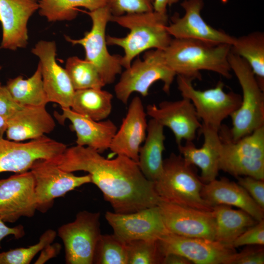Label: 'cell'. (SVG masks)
I'll use <instances>...</instances> for the list:
<instances>
[{
	"instance_id": "18",
	"label": "cell",
	"mask_w": 264,
	"mask_h": 264,
	"mask_svg": "<svg viewBox=\"0 0 264 264\" xmlns=\"http://www.w3.org/2000/svg\"><path fill=\"white\" fill-rule=\"evenodd\" d=\"M180 5L185 11L184 15L180 17L175 14L172 22L167 26V31L172 37L232 44L235 37L214 28L203 20L201 15L204 7L203 0H184Z\"/></svg>"
},
{
	"instance_id": "34",
	"label": "cell",
	"mask_w": 264,
	"mask_h": 264,
	"mask_svg": "<svg viewBox=\"0 0 264 264\" xmlns=\"http://www.w3.org/2000/svg\"><path fill=\"white\" fill-rule=\"evenodd\" d=\"M57 232L49 229L40 236L36 244L26 247H20L0 253V264H29L40 252L53 243Z\"/></svg>"
},
{
	"instance_id": "42",
	"label": "cell",
	"mask_w": 264,
	"mask_h": 264,
	"mask_svg": "<svg viewBox=\"0 0 264 264\" xmlns=\"http://www.w3.org/2000/svg\"><path fill=\"white\" fill-rule=\"evenodd\" d=\"M61 246L59 243H51L44 247L35 264H44L59 254Z\"/></svg>"
},
{
	"instance_id": "7",
	"label": "cell",
	"mask_w": 264,
	"mask_h": 264,
	"mask_svg": "<svg viewBox=\"0 0 264 264\" xmlns=\"http://www.w3.org/2000/svg\"><path fill=\"white\" fill-rule=\"evenodd\" d=\"M176 75L166 63L163 50H149L145 52L142 60L137 59L121 73L114 87L115 94L126 105L132 93L146 97L151 86L158 81L163 82V90L168 94Z\"/></svg>"
},
{
	"instance_id": "29",
	"label": "cell",
	"mask_w": 264,
	"mask_h": 264,
	"mask_svg": "<svg viewBox=\"0 0 264 264\" xmlns=\"http://www.w3.org/2000/svg\"><path fill=\"white\" fill-rule=\"evenodd\" d=\"M5 86L14 100L21 106H46L48 103L39 64L30 77L24 79L19 76L10 79Z\"/></svg>"
},
{
	"instance_id": "4",
	"label": "cell",
	"mask_w": 264,
	"mask_h": 264,
	"mask_svg": "<svg viewBox=\"0 0 264 264\" xmlns=\"http://www.w3.org/2000/svg\"><path fill=\"white\" fill-rule=\"evenodd\" d=\"M154 185L161 200L200 210H212L213 207L201 196L203 182L194 165L188 164L180 154L172 153L163 160L162 172Z\"/></svg>"
},
{
	"instance_id": "23",
	"label": "cell",
	"mask_w": 264,
	"mask_h": 264,
	"mask_svg": "<svg viewBox=\"0 0 264 264\" xmlns=\"http://www.w3.org/2000/svg\"><path fill=\"white\" fill-rule=\"evenodd\" d=\"M203 135L202 146L197 148L193 141H186L178 145L180 154L189 165H196L201 170L200 178L204 184L216 179L219 170L221 139L219 131L202 124Z\"/></svg>"
},
{
	"instance_id": "22",
	"label": "cell",
	"mask_w": 264,
	"mask_h": 264,
	"mask_svg": "<svg viewBox=\"0 0 264 264\" xmlns=\"http://www.w3.org/2000/svg\"><path fill=\"white\" fill-rule=\"evenodd\" d=\"M60 114L55 113L59 122L68 119L76 135L77 145L87 146L102 153L108 150L118 129L110 120L97 121L73 111L70 108H62Z\"/></svg>"
},
{
	"instance_id": "19",
	"label": "cell",
	"mask_w": 264,
	"mask_h": 264,
	"mask_svg": "<svg viewBox=\"0 0 264 264\" xmlns=\"http://www.w3.org/2000/svg\"><path fill=\"white\" fill-rule=\"evenodd\" d=\"M146 113L164 127L169 128L174 134L177 145L182 140L195 139L197 131L201 128L195 108L188 98L175 101H162L158 106L150 104Z\"/></svg>"
},
{
	"instance_id": "40",
	"label": "cell",
	"mask_w": 264,
	"mask_h": 264,
	"mask_svg": "<svg viewBox=\"0 0 264 264\" xmlns=\"http://www.w3.org/2000/svg\"><path fill=\"white\" fill-rule=\"evenodd\" d=\"M22 106L14 100L6 86H0V116L8 119Z\"/></svg>"
},
{
	"instance_id": "16",
	"label": "cell",
	"mask_w": 264,
	"mask_h": 264,
	"mask_svg": "<svg viewBox=\"0 0 264 264\" xmlns=\"http://www.w3.org/2000/svg\"><path fill=\"white\" fill-rule=\"evenodd\" d=\"M32 53L40 59L44 88L48 102L56 103L61 109L70 108L75 90L66 70L56 61L55 42L40 41L32 49Z\"/></svg>"
},
{
	"instance_id": "9",
	"label": "cell",
	"mask_w": 264,
	"mask_h": 264,
	"mask_svg": "<svg viewBox=\"0 0 264 264\" xmlns=\"http://www.w3.org/2000/svg\"><path fill=\"white\" fill-rule=\"evenodd\" d=\"M87 13L92 21L90 31L79 39L66 36L65 39L73 45H82L85 51V59L96 66L106 85L112 84L116 75L121 73L123 67L122 56L110 54L107 48L106 30L112 15L107 5Z\"/></svg>"
},
{
	"instance_id": "8",
	"label": "cell",
	"mask_w": 264,
	"mask_h": 264,
	"mask_svg": "<svg viewBox=\"0 0 264 264\" xmlns=\"http://www.w3.org/2000/svg\"><path fill=\"white\" fill-rule=\"evenodd\" d=\"M176 81L182 97L192 103L202 124L216 130L219 131L223 121L241 105V95L233 91L226 92L221 81L214 88L200 90L194 88L193 80L190 78L177 75Z\"/></svg>"
},
{
	"instance_id": "5",
	"label": "cell",
	"mask_w": 264,
	"mask_h": 264,
	"mask_svg": "<svg viewBox=\"0 0 264 264\" xmlns=\"http://www.w3.org/2000/svg\"><path fill=\"white\" fill-rule=\"evenodd\" d=\"M228 62L241 87L242 95L239 108L230 116L232 140L236 141L264 126V93L250 66L231 51Z\"/></svg>"
},
{
	"instance_id": "12",
	"label": "cell",
	"mask_w": 264,
	"mask_h": 264,
	"mask_svg": "<svg viewBox=\"0 0 264 264\" xmlns=\"http://www.w3.org/2000/svg\"><path fill=\"white\" fill-rule=\"evenodd\" d=\"M66 148L65 144L45 135L24 143L0 138V173L27 171L35 161L52 159Z\"/></svg>"
},
{
	"instance_id": "45",
	"label": "cell",
	"mask_w": 264,
	"mask_h": 264,
	"mask_svg": "<svg viewBox=\"0 0 264 264\" xmlns=\"http://www.w3.org/2000/svg\"><path fill=\"white\" fill-rule=\"evenodd\" d=\"M7 127V118L0 115V138H2Z\"/></svg>"
},
{
	"instance_id": "30",
	"label": "cell",
	"mask_w": 264,
	"mask_h": 264,
	"mask_svg": "<svg viewBox=\"0 0 264 264\" xmlns=\"http://www.w3.org/2000/svg\"><path fill=\"white\" fill-rule=\"evenodd\" d=\"M231 51L250 66L261 88L264 90V34L257 31L235 37Z\"/></svg>"
},
{
	"instance_id": "17",
	"label": "cell",
	"mask_w": 264,
	"mask_h": 264,
	"mask_svg": "<svg viewBox=\"0 0 264 264\" xmlns=\"http://www.w3.org/2000/svg\"><path fill=\"white\" fill-rule=\"evenodd\" d=\"M157 206L169 232L214 241L215 220L212 210H200L161 200Z\"/></svg>"
},
{
	"instance_id": "27",
	"label": "cell",
	"mask_w": 264,
	"mask_h": 264,
	"mask_svg": "<svg viewBox=\"0 0 264 264\" xmlns=\"http://www.w3.org/2000/svg\"><path fill=\"white\" fill-rule=\"evenodd\" d=\"M212 212L215 220L214 241L232 247L241 234L258 222L245 211L226 205H215Z\"/></svg>"
},
{
	"instance_id": "33",
	"label": "cell",
	"mask_w": 264,
	"mask_h": 264,
	"mask_svg": "<svg viewBox=\"0 0 264 264\" xmlns=\"http://www.w3.org/2000/svg\"><path fill=\"white\" fill-rule=\"evenodd\" d=\"M93 264H128L126 243L114 234H101L95 247Z\"/></svg>"
},
{
	"instance_id": "6",
	"label": "cell",
	"mask_w": 264,
	"mask_h": 264,
	"mask_svg": "<svg viewBox=\"0 0 264 264\" xmlns=\"http://www.w3.org/2000/svg\"><path fill=\"white\" fill-rule=\"evenodd\" d=\"M219 170L236 177L248 176L264 180V126L236 141L229 130L221 126Z\"/></svg>"
},
{
	"instance_id": "41",
	"label": "cell",
	"mask_w": 264,
	"mask_h": 264,
	"mask_svg": "<svg viewBox=\"0 0 264 264\" xmlns=\"http://www.w3.org/2000/svg\"><path fill=\"white\" fill-rule=\"evenodd\" d=\"M0 217V242L4 238L9 235H13L16 239L22 238L25 234L24 227L19 225L13 227L7 226Z\"/></svg>"
},
{
	"instance_id": "20",
	"label": "cell",
	"mask_w": 264,
	"mask_h": 264,
	"mask_svg": "<svg viewBox=\"0 0 264 264\" xmlns=\"http://www.w3.org/2000/svg\"><path fill=\"white\" fill-rule=\"evenodd\" d=\"M39 8L38 0H0L2 29L0 48L15 50L26 46L27 22Z\"/></svg>"
},
{
	"instance_id": "3",
	"label": "cell",
	"mask_w": 264,
	"mask_h": 264,
	"mask_svg": "<svg viewBox=\"0 0 264 264\" xmlns=\"http://www.w3.org/2000/svg\"><path fill=\"white\" fill-rule=\"evenodd\" d=\"M167 14L154 11L112 16L110 22L129 30L125 37L106 36L107 45L121 47L124 55L121 64L125 69L130 67L135 57L151 49L164 50L172 38L167 30Z\"/></svg>"
},
{
	"instance_id": "32",
	"label": "cell",
	"mask_w": 264,
	"mask_h": 264,
	"mask_svg": "<svg viewBox=\"0 0 264 264\" xmlns=\"http://www.w3.org/2000/svg\"><path fill=\"white\" fill-rule=\"evenodd\" d=\"M65 69L75 90L102 88L106 85L96 66L86 59H81L77 56L69 57Z\"/></svg>"
},
{
	"instance_id": "35",
	"label": "cell",
	"mask_w": 264,
	"mask_h": 264,
	"mask_svg": "<svg viewBox=\"0 0 264 264\" xmlns=\"http://www.w3.org/2000/svg\"><path fill=\"white\" fill-rule=\"evenodd\" d=\"M157 241L138 240L125 242L128 264H162L164 256Z\"/></svg>"
},
{
	"instance_id": "31",
	"label": "cell",
	"mask_w": 264,
	"mask_h": 264,
	"mask_svg": "<svg viewBox=\"0 0 264 264\" xmlns=\"http://www.w3.org/2000/svg\"><path fill=\"white\" fill-rule=\"evenodd\" d=\"M107 0H39V14L49 22L71 21L78 14V8L92 11L107 4Z\"/></svg>"
},
{
	"instance_id": "1",
	"label": "cell",
	"mask_w": 264,
	"mask_h": 264,
	"mask_svg": "<svg viewBox=\"0 0 264 264\" xmlns=\"http://www.w3.org/2000/svg\"><path fill=\"white\" fill-rule=\"evenodd\" d=\"M49 160L67 172H88L115 213L136 212L157 206L161 200L154 182L145 177L136 162L126 156L108 159L95 150L76 145Z\"/></svg>"
},
{
	"instance_id": "44",
	"label": "cell",
	"mask_w": 264,
	"mask_h": 264,
	"mask_svg": "<svg viewBox=\"0 0 264 264\" xmlns=\"http://www.w3.org/2000/svg\"><path fill=\"white\" fill-rule=\"evenodd\" d=\"M180 0H154V11L166 14L168 6H170L177 3Z\"/></svg>"
},
{
	"instance_id": "21",
	"label": "cell",
	"mask_w": 264,
	"mask_h": 264,
	"mask_svg": "<svg viewBox=\"0 0 264 264\" xmlns=\"http://www.w3.org/2000/svg\"><path fill=\"white\" fill-rule=\"evenodd\" d=\"M146 115L140 98H133L110 146L112 153L126 156L138 162L140 145L146 136Z\"/></svg>"
},
{
	"instance_id": "46",
	"label": "cell",
	"mask_w": 264,
	"mask_h": 264,
	"mask_svg": "<svg viewBox=\"0 0 264 264\" xmlns=\"http://www.w3.org/2000/svg\"><path fill=\"white\" fill-rule=\"evenodd\" d=\"M1 66H0V70H1ZM0 86H1L0 83Z\"/></svg>"
},
{
	"instance_id": "36",
	"label": "cell",
	"mask_w": 264,
	"mask_h": 264,
	"mask_svg": "<svg viewBox=\"0 0 264 264\" xmlns=\"http://www.w3.org/2000/svg\"><path fill=\"white\" fill-rule=\"evenodd\" d=\"M154 0H107V6L112 16L154 11Z\"/></svg>"
},
{
	"instance_id": "26",
	"label": "cell",
	"mask_w": 264,
	"mask_h": 264,
	"mask_svg": "<svg viewBox=\"0 0 264 264\" xmlns=\"http://www.w3.org/2000/svg\"><path fill=\"white\" fill-rule=\"evenodd\" d=\"M147 132L144 144L139 150L137 163L145 177L154 182L163 170L162 153L165 140L164 127L152 118L147 123Z\"/></svg>"
},
{
	"instance_id": "39",
	"label": "cell",
	"mask_w": 264,
	"mask_h": 264,
	"mask_svg": "<svg viewBox=\"0 0 264 264\" xmlns=\"http://www.w3.org/2000/svg\"><path fill=\"white\" fill-rule=\"evenodd\" d=\"M248 245L239 253H236L231 264H264L263 246Z\"/></svg>"
},
{
	"instance_id": "28",
	"label": "cell",
	"mask_w": 264,
	"mask_h": 264,
	"mask_svg": "<svg viewBox=\"0 0 264 264\" xmlns=\"http://www.w3.org/2000/svg\"><path fill=\"white\" fill-rule=\"evenodd\" d=\"M112 99L110 92L102 88L76 90L70 109L77 113L100 121L110 114Z\"/></svg>"
},
{
	"instance_id": "11",
	"label": "cell",
	"mask_w": 264,
	"mask_h": 264,
	"mask_svg": "<svg viewBox=\"0 0 264 264\" xmlns=\"http://www.w3.org/2000/svg\"><path fill=\"white\" fill-rule=\"evenodd\" d=\"M30 171L35 180L37 210L42 213L52 207L55 198L63 197L81 186L91 183L89 175L76 176L72 172L61 169L49 160L35 161Z\"/></svg>"
},
{
	"instance_id": "15",
	"label": "cell",
	"mask_w": 264,
	"mask_h": 264,
	"mask_svg": "<svg viewBox=\"0 0 264 264\" xmlns=\"http://www.w3.org/2000/svg\"><path fill=\"white\" fill-rule=\"evenodd\" d=\"M105 218L113 234L124 242L138 240L157 241L169 232L157 205L127 214L107 211Z\"/></svg>"
},
{
	"instance_id": "43",
	"label": "cell",
	"mask_w": 264,
	"mask_h": 264,
	"mask_svg": "<svg viewBox=\"0 0 264 264\" xmlns=\"http://www.w3.org/2000/svg\"><path fill=\"white\" fill-rule=\"evenodd\" d=\"M189 260L180 255L170 253L164 256L162 264H191Z\"/></svg>"
},
{
	"instance_id": "38",
	"label": "cell",
	"mask_w": 264,
	"mask_h": 264,
	"mask_svg": "<svg viewBox=\"0 0 264 264\" xmlns=\"http://www.w3.org/2000/svg\"><path fill=\"white\" fill-rule=\"evenodd\" d=\"M238 183L249 194L256 203L264 209V181L251 176L237 177Z\"/></svg>"
},
{
	"instance_id": "2",
	"label": "cell",
	"mask_w": 264,
	"mask_h": 264,
	"mask_svg": "<svg viewBox=\"0 0 264 264\" xmlns=\"http://www.w3.org/2000/svg\"><path fill=\"white\" fill-rule=\"evenodd\" d=\"M231 45L199 40L172 38L163 50L167 65L177 75L193 80H201V70L231 78L228 55Z\"/></svg>"
},
{
	"instance_id": "37",
	"label": "cell",
	"mask_w": 264,
	"mask_h": 264,
	"mask_svg": "<svg viewBox=\"0 0 264 264\" xmlns=\"http://www.w3.org/2000/svg\"><path fill=\"white\" fill-rule=\"evenodd\" d=\"M264 244V220L257 222L241 234L233 242L232 247Z\"/></svg>"
},
{
	"instance_id": "14",
	"label": "cell",
	"mask_w": 264,
	"mask_h": 264,
	"mask_svg": "<svg viewBox=\"0 0 264 264\" xmlns=\"http://www.w3.org/2000/svg\"><path fill=\"white\" fill-rule=\"evenodd\" d=\"M37 210L35 180L30 171L0 179V217L13 223L21 217L31 218Z\"/></svg>"
},
{
	"instance_id": "10",
	"label": "cell",
	"mask_w": 264,
	"mask_h": 264,
	"mask_svg": "<svg viewBox=\"0 0 264 264\" xmlns=\"http://www.w3.org/2000/svg\"><path fill=\"white\" fill-rule=\"evenodd\" d=\"M99 212H79L75 220L60 226L57 235L65 248L67 264H92L97 243L101 235Z\"/></svg>"
},
{
	"instance_id": "24",
	"label": "cell",
	"mask_w": 264,
	"mask_h": 264,
	"mask_svg": "<svg viewBox=\"0 0 264 264\" xmlns=\"http://www.w3.org/2000/svg\"><path fill=\"white\" fill-rule=\"evenodd\" d=\"M46 106H25L7 119V139L20 142L41 137L53 131L55 122Z\"/></svg>"
},
{
	"instance_id": "25",
	"label": "cell",
	"mask_w": 264,
	"mask_h": 264,
	"mask_svg": "<svg viewBox=\"0 0 264 264\" xmlns=\"http://www.w3.org/2000/svg\"><path fill=\"white\" fill-rule=\"evenodd\" d=\"M201 196L213 207L217 205L234 206L247 213L257 221L264 220V209L243 188L226 178L204 184Z\"/></svg>"
},
{
	"instance_id": "13",
	"label": "cell",
	"mask_w": 264,
	"mask_h": 264,
	"mask_svg": "<svg viewBox=\"0 0 264 264\" xmlns=\"http://www.w3.org/2000/svg\"><path fill=\"white\" fill-rule=\"evenodd\" d=\"M164 256L173 253L196 264H231L235 248L209 239L182 236L169 232L158 240Z\"/></svg>"
}]
</instances>
